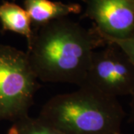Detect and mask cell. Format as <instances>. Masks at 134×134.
<instances>
[{
  "label": "cell",
  "mask_w": 134,
  "mask_h": 134,
  "mask_svg": "<svg viewBox=\"0 0 134 134\" xmlns=\"http://www.w3.org/2000/svg\"><path fill=\"white\" fill-rule=\"evenodd\" d=\"M111 134H123L121 132H119V133H111Z\"/></svg>",
  "instance_id": "cell-11"
},
{
  "label": "cell",
  "mask_w": 134,
  "mask_h": 134,
  "mask_svg": "<svg viewBox=\"0 0 134 134\" xmlns=\"http://www.w3.org/2000/svg\"><path fill=\"white\" fill-rule=\"evenodd\" d=\"M100 33L102 35V37L105 39L107 43H113L117 46H119L127 55V57L130 58L131 62L134 64V34L126 38L116 39L106 36L100 31Z\"/></svg>",
  "instance_id": "cell-9"
},
{
  "label": "cell",
  "mask_w": 134,
  "mask_h": 134,
  "mask_svg": "<svg viewBox=\"0 0 134 134\" xmlns=\"http://www.w3.org/2000/svg\"><path fill=\"white\" fill-rule=\"evenodd\" d=\"M0 21L3 31L19 34L29 44L33 37L31 21L27 11L14 2H4L0 5Z\"/></svg>",
  "instance_id": "cell-7"
},
{
  "label": "cell",
  "mask_w": 134,
  "mask_h": 134,
  "mask_svg": "<svg viewBox=\"0 0 134 134\" xmlns=\"http://www.w3.org/2000/svg\"><path fill=\"white\" fill-rule=\"evenodd\" d=\"M40 88L26 52L0 45V122L29 115Z\"/></svg>",
  "instance_id": "cell-3"
},
{
  "label": "cell",
  "mask_w": 134,
  "mask_h": 134,
  "mask_svg": "<svg viewBox=\"0 0 134 134\" xmlns=\"http://www.w3.org/2000/svg\"><path fill=\"white\" fill-rule=\"evenodd\" d=\"M33 31L26 54L34 74L43 82L82 86L92 53L107 44L94 25L86 29L67 16Z\"/></svg>",
  "instance_id": "cell-1"
},
{
  "label": "cell",
  "mask_w": 134,
  "mask_h": 134,
  "mask_svg": "<svg viewBox=\"0 0 134 134\" xmlns=\"http://www.w3.org/2000/svg\"><path fill=\"white\" fill-rule=\"evenodd\" d=\"M8 134H64L43 120L29 115L14 122Z\"/></svg>",
  "instance_id": "cell-8"
},
{
  "label": "cell",
  "mask_w": 134,
  "mask_h": 134,
  "mask_svg": "<svg viewBox=\"0 0 134 134\" xmlns=\"http://www.w3.org/2000/svg\"><path fill=\"white\" fill-rule=\"evenodd\" d=\"M131 96V100L130 103V113L129 117H128V122L133 123L134 122V90L130 95Z\"/></svg>",
  "instance_id": "cell-10"
},
{
  "label": "cell",
  "mask_w": 134,
  "mask_h": 134,
  "mask_svg": "<svg viewBox=\"0 0 134 134\" xmlns=\"http://www.w3.org/2000/svg\"><path fill=\"white\" fill-rule=\"evenodd\" d=\"M24 8L31 21L32 29H37L54 19L81 12L77 3H63L52 0H23Z\"/></svg>",
  "instance_id": "cell-6"
},
{
  "label": "cell",
  "mask_w": 134,
  "mask_h": 134,
  "mask_svg": "<svg viewBox=\"0 0 134 134\" xmlns=\"http://www.w3.org/2000/svg\"><path fill=\"white\" fill-rule=\"evenodd\" d=\"M81 86L114 98L130 96L134 90V64L119 46L107 43L102 49L92 53Z\"/></svg>",
  "instance_id": "cell-4"
},
{
  "label": "cell",
  "mask_w": 134,
  "mask_h": 134,
  "mask_svg": "<svg viewBox=\"0 0 134 134\" xmlns=\"http://www.w3.org/2000/svg\"><path fill=\"white\" fill-rule=\"evenodd\" d=\"M82 18H89L103 34L122 39L134 34V0H81Z\"/></svg>",
  "instance_id": "cell-5"
},
{
  "label": "cell",
  "mask_w": 134,
  "mask_h": 134,
  "mask_svg": "<svg viewBox=\"0 0 134 134\" xmlns=\"http://www.w3.org/2000/svg\"><path fill=\"white\" fill-rule=\"evenodd\" d=\"M125 117L117 98L88 86L52 97L38 116L64 134L119 133Z\"/></svg>",
  "instance_id": "cell-2"
}]
</instances>
